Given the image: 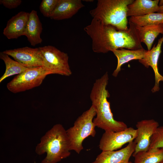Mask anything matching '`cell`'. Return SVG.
<instances>
[{
	"instance_id": "1",
	"label": "cell",
	"mask_w": 163,
	"mask_h": 163,
	"mask_svg": "<svg viewBox=\"0 0 163 163\" xmlns=\"http://www.w3.org/2000/svg\"><path fill=\"white\" fill-rule=\"evenodd\" d=\"M129 23L128 29L122 30L93 18L84 29L91 38L92 50L96 53H104L121 48L130 50L143 48L136 25L129 21Z\"/></svg>"
},
{
	"instance_id": "2",
	"label": "cell",
	"mask_w": 163,
	"mask_h": 163,
	"mask_svg": "<svg viewBox=\"0 0 163 163\" xmlns=\"http://www.w3.org/2000/svg\"><path fill=\"white\" fill-rule=\"evenodd\" d=\"M108 80V74L106 72L93 84L90 94L92 106L96 112V117L93 122L96 126L105 131H120L128 127L124 122L114 119L110 103L107 100L110 96L107 89Z\"/></svg>"
},
{
	"instance_id": "3",
	"label": "cell",
	"mask_w": 163,
	"mask_h": 163,
	"mask_svg": "<svg viewBox=\"0 0 163 163\" xmlns=\"http://www.w3.org/2000/svg\"><path fill=\"white\" fill-rule=\"evenodd\" d=\"M70 151L66 130L60 124L55 125L46 133L35 149L38 155L46 153L41 163H57L69 156Z\"/></svg>"
},
{
	"instance_id": "4",
	"label": "cell",
	"mask_w": 163,
	"mask_h": 163,
	"mask_svg": "<svg viewBox=\"0 0 163 163\" xmlns=\"http://www.w3.org/2000/svg\"><path fill=\"white\" fill-rule=\"evenodd\" d=\"M134 0H98L96 7L90 10L93 18L103 23L112 25L117 29H128V6Z\"/></svg>"
},
{
	"instance_id": "5",
	"label": "cell",
	"mask_w": 163,
	"mask_h": 163,
	"mask_svg": "<svg viewBox=\"0 0 163 163\" xmlns=\"http://www.w3.org/2000/svg\"><path fill=\"white\" fill-rule=\"evenodd\" d=\"M96 115V111L91 105L77 119L72 127L66 130L70 150L79 154L83 149L84 140L89 136L94 137L96 126L93 120Z\"/></svg>"
},
{
	"instance_id": "6",
	"label": "cell",
	"mask_w": 163,
	"mask_h": 163,
	"mask_svg": "<svg viewBox=\"0 0 163 163\" xmlns=\"http://www.w3.org/2000/svg\"><path fill=\"white\" fill-rule=\"evenodd\" d=\"M44 67L52 74L69 76L72 72L69 63L68 54L55 47L48 45L39 47Z\"/></svg>"
},
{
	"instance_id": "7",
	"label": "cell",
	"mask_w": 163,
	"mask_h": 163,
	"mask_svg": "<svg viewBox=\"0 0 163 163\" xmlns=\"http://www.w3.org/2000/svg\"><path fill=\"white\" fill-rule=\"evenodd\" d=\"M50 74L51 73L43 66L27 68L8 83L7 88L14 93L24 91L40 85L46 76Z\"/></svg>"
},
{
	"instance_id": "8",
	"label": "cell",
	"mask_w": 163,
	"mask_h": 163,
	"mask_svg": "<svg viewBox=\"0 0 163 163\" xmlns=\"http://www.w3.org/2000/svg\"><path fill=\"white\" fill-rule=\"evenodd\" d=\"M137 134V129L132 127L117 132L105 131L100 140L99 148L102 151H115L133 141Z\"/></svg>"
},
{
	"instance_id": "9",
	"label": "cell",
	"mask_w": 163,
	"mask_h": 163,
	"mask_svg": "<svg viewBox=\"0 0 163 163\" xmlns=\"http://www.w3.org/2000/svg\"><path fill=\"white\" fill-rule=\"evenodd\" d=\"M3 52L27 68L44 67L39 48H34L26 46L6 50Z\"/></svg>"
},
{
	"instance_id": "10",
	"label": "cell",
	"mask_w": 163,
	"mask_h": 163,
	"mask_svg": "<svg viewBox=\"0 0 163 163\" xmlns=\"http://www.w3.org/2000/svg\"><path fill=\"white\" fill-rule=\"evenodd\" d=\"M136 126L138 134L134 141L136 145L133 154L148 150L151 138L159 126V124L153 119L144 120L137 122Z\"/></svg>"
},
{
	"instance_id": "11",
	"label": "cell",
	"mask_w": 163,
	"mask_h": 163,
	"mask_svg": "<svg viewBox=\"0 0 163 163\" xmlns=\"http://www.w3.org/2000/svg\"><path fill=\"white\" fill-rule=\"evenodd\" d=\"M136 144L134 141L125 148L116 151H103L91 163H126L134 152Z\"/></svg>"
},
{
	"instance_id": "12",
	"label": "cell",
	"mask_w": 163,
	"mask_h": 163,
	"mask_svg": "<svg viewBox=\"0 0 163 163\" xmlns=\"http://www.w3.org/2000/svg\"><path fill=\"white\" fill-rule=\"evenodd\" d=\"M163 42V36L158 40L156 45H154L150 50H147L144 57L139 60V62L146 68L151 66L153 69L155 76V83L152 89L153 93L158 91L160 89L159 82H163V76L159 73L158 67V61L161 52V46Z\"/></svg>"
},
{
	"instance_id": "13",
	"label": "cell",
	"mask_w": 163,
	"mask_h": 163,
	"mask_svg": "<svg viewBox=\"0 0 163 163\" xmlns=\"http://www.w3.org/2000/svg\"><path fill=\"white\" fill-rule=\"evenodd\" d=\"M29 14L21 11L11 18L3 30L4 35L9 39H17L25 35Z\"/></svg>"
},
{
	"instance_id": "14",
	"label": "cell",
	"mask_w": 163,
	"mask_h": 163,
	"mask_svg": "<svg viewBox=\"0 0 163 163\" xmlns=\"http://www.w3.org/2000/svg\"><path fill=\"white\" fill-rule=\"evenodd\" d=\"M84 6L81 0H58L50 18L57 20L70 18Z\"/></svg>"
},
{
	"instance_id": "15",
	"label": "cell",
	"mask_w": 163,
	"mask_h": 163,
	"mask_svg": "<svg viewBox=\"0 0 163 163\" xmlns=\"http://www.w3.org/2000/svg\"><path fill=\"white\" fill-rule=\"evenodd\" d=\"M42 30V24L37 12L32 10L29 14L24 35L31 45L34 46L42 43L40 34Z\"/></svg>"
},
{
	"instance_id": "16",
	"label": "cell",
	"mask_w": 163,
	"mask_h": 163,
	"mask_svg": "<svg viewBox=\"0 0 163 163\" xmlns=\"http://www.w3.org/2000/svg\"><path fill=\"white\" fill-rule=\"evenodd\" d=\"M159 0H135L128 6L127 16H143L151 13L158 12Z\"/></svg>"
},
{
	"instance_id": "17",
	"label": "cell",
	"mask_w": 163,
	"mask_h": 163,
	"mask_svg": "<svg viewBox=\"0 0 163 163\" xmlns=\"http://www.w3.org/2000/svg\"><path fill=\"white\" fill-rule=\"evenodd\" d=\"M147 51L143 48L137 50L121 48L113 50L112 52L117 58V64L112 75L116 77L121 70L122 66L124 64L132 60H139L143 58Z\"/></svg>"
},
{
	"instance_id": "18",
	"label": "cell",
	"mask_w": 163,
	"mask_h": 163,
	"mask_svg": "<svg viewBox=\"0 0 163 163\" xmlns=\"http://www.w3.org/2000/svg\"><path fill=\"white\" fill-rule=\"evenodd\" d=\"M136 27L140 42L145 44L148 50H151L154 41L158 35L163 34V24L142 27L136 25Z\"/></svg>"
},
{
	"instance_id": "19",
	"label": "cell",
	"mask_w": 163,
	"mask_h": 163,
	"mask_svg": "<svg viewBox=\"0 0 163 163\" xmlns=\"http://www.w3.org/2000/svg\"><path fill=\"white\" fill-rule=\"evenodd\" d=\"M134 163H161L163 161V148L149 149L133 154Z\"/></svg>"
},
{
	"instance_id": "20",
	"label": "cell",
	"mask_w": 163,
	"mask_h": 163,
	"mask_svg": "<svg viewBox=\"0 0 163 163\" xmlns=\"http://www.w3.org/2000/svg\"><path fill=\"white\" fill-rule=\"evenodd\" d=\"M0 58L4 62L6 67L4 73L0 78V83L9 77L22 73L27 69L3 52L0 53Z\"/></svg>"
},
{
	"instance_id": "21",
	"label": "cell",
	"mask_w": 163,
	"mask_h": 163,
	"mask_svg": "<svg viewBox=\"0 0 163 163\" xmlns=\"http://www.w3.org/2000/svg\"><path fill=\"white\" fill-rule=\"evenodd\" d=\"M129 20L139 26L158 25L163 24V13L153 12L142 16L130 17Z\"/></svg>"
},
{
	"instance_id": "22",
	"label": "cell",
	"mask_w": 163,
	"mask_h": 163,
	"mask_svg": "<svg viewBox=\"0 0 163 163\" xmlns=\"http://www.w3.org/2000/svg\"><path fill=\"white\" fill-rule=\"evenodd\" d=\"M58 1V0H43L39 7L42 14L44 17L50 18Z\"/></svg>"
},
{
	"instance_id": "23",
	"label": "cell",
	"mask_w": 163,
	"mask_h": 163,
	"mask_svg": "<svg viewBox=\"0 0 163 163\" xmlns=\"http://www.w3.org/2000/svg\"><path fill=\"white\" fill-rule=\"evenodd\" d=\"M163 148V126H159L152 136L149 149Z\"/></svg>"
},
{
	"instance_id": "24",
	"label": "cell",
	"mask_w": 163,
	"mask_h": 163,
	"mask_svg": "<svg viewBox=\"0 0 163 163\" xmlns=\"http://www.w3.org/2000/svg\"><path fill=\"white\" fill-rule=\"evenodd\" d=\"M22 2L21 0H1L0 4L9 9L16 8Z\"/></svg>"
},
{
	"instance_id": "25",
	"label": "cell",
	"mask_w": 163,
	"mask_h": 163,
	"mask_svg": "<svg viewBox=\"0 0 163 163\" xmlns=\"http://www.w3.org/2000/svg\"><path fill=\"white\" fill-rule=\"evenodd\" d=\"M158 13H163V5L159 6Z\"/></svg>"
},
{
	"instance_id": "26",
	"label": "cell",
	"mask_w": 163,
	"mask_h": 163,
	"mask_svg": "<svg viewBox=\"0 0 163 163\" xmlns=\"http://www.w3.org/2000/svg\"><path fill=\"white\" fill-rule=\"evenodd\" d=\"M159 2V6H161L163 5V0H161Z\"/></svg>"
},
{
	"instance_id": "27",
	"label": "cell",
	"mask_w": 163,
	"mask_h": 163,
	"mask_svg": "<svg viewBox=\"0 0 163 163\" xmlns=\"http://www.w3.org/2000/svg\"><path fill=\"white\" fill-rule=\"evenodd\" d=\"M132 163V162L131 161H129V162H127V163Z\"/></svg>"
},
{
	"instance_id": "28",
	"label": "cell",
	"mask_w": 163,
	"mask_h": 163,
	"mask_svg": "<svg viewBox=\"0 0 163 163\" xmlns=\"http://www.w3.org/2000/svg\"><path fill=\"white\" fill-rule=\"evenodd\" d=\"M161 163H163V161L161 162Z\"/></svg>"
}]
</instances>
